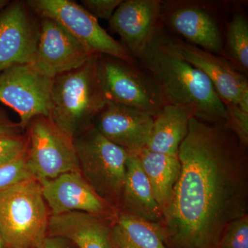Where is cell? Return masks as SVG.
Segmentation results:
<instances>
[{
    "label": "cell",
    "mask_w": 248,
    "mask_h": 248,
    "mask_svg": "<svg viewBox=\"0 0 248 248\" xmlns=\"http://www.w3.org/2000/svg\"><path fill=\"white\" fill-rule=\"evenodd\" d=\"M218 248H248V215L228 224Z\"/></svg>",
    "instance_id": "obj_24"
},
{
    "label": "cell",
    "mask_w": 248,
    "mask_h": 248,
    "mask_svg": "<svg viewBox=\"0 0 248 248\" xmlns=\"http://www.w3.org/2000/svg\"><path fill=\"white\" fill-rule=\"evenodd\" d=\"M174 39L179 53L210 79L224 104H235L248 112V81L229 60L181 39Z\"/></svg>",
    "instance_id": "obj_13"
},
{
    "label": "cell",
    "mask_w": 248,
    "mask_h": 248,
    "mask_svg": "<svg viewBox=\"0 0 248 248\" xmlns=\"http://www.w3.org/2000/svg\"><path fill=\"white\" fill-rule=\"evenodd\" d=\"M119 211L161 223L163 214L155 200L148 177L138 155H129Z\"/></svg>",
    "instance_id": "obj_18"
},
{
    "label": "cell",
    "mask_w": 248,
    "mask_h": 248,
    "mask_svg": "<svg viewBox=\"0 0 248 248\" xmlns=\"http://www.w3.org/2000/svg\"><path fill=\"white\" fill-rule=\"evenodd\" d=\"M136 60L158 86L166 104L190 108L195 118L204 122H226V107L213 84L183 58L163 26Z\"/></svg>",
    "instance_id": "obj_2"
},
{
    "label": "cell",
    "mask_w": 248,
    "mask_h": 248,
    "mask_svg": "<svg viewBox=\"0 0 248 248\" xmlns=\"http://www.w3.org/2000/svg\"><path fill=\"white\" fill-rule=\"evenodd\" d=\"M29 139L27 133L0 138V165L9 162L27 153Z\"/></svg>",
    "instance_id": "obj_26"
},
{
    "label": "cell",
    "mask_w": 248,
    "mask_h": 248,
    "mask_svg": "<svg viewBox=\"0 0 248 248\" xmlns=\"http://www.w3.org/2000/svg\"><path fill=\"white\" fill-rule=\"evenodd\" d=\"M114 220L81 212L50 215L48 236L66 239L78 248H115Z\"/></svg>",
    "instance_id": "obj_17"
},
{
    "label": "cell",
    "mask_w": 248,
    "mask_h": 248,
    "mask_svg": "<svg viewBox=\"0 0 248 248\" xmlns=\"http://www.w3.org/2000/svg\"><path fill=\"white\" fill-rule=\"evenodd\" d=\"M162 4L159 0L123 1L108 21L110 31L120 35L135 60L163 26Z\"/></svg>",
    "instance_id": "obj_14"
},
{
    "label": "cell",
    "mask_w": 248,
    "mask_h": 248,
    "mask_svg": "<svg viewBox=\"0 0 248 248\" xmlns=\"http://www.w3.org/2000/svg\"><path fill=\"white\" fill-rule=\"evenodd\" d=\"M93 55L59 23L42 17L37 53L31 64L37 71L55 79L82 66Z\"/></svg>",
    "instance_id": "obj_11"
},
{
    "label": "cell",
    "mask_w": 248,
    "mask_h": 248,
    "mask_svg": "<svg viewBox=\"0 0 248 248\" xmlns=\"http://www.w3.org/2000/svg\"><path fill=\"white\" fill-rule=\"evenodd\" d=\"M181 170L160 223L172 248H218L226 227L248 215L247 149L225 122L192 117Z\"/></svg>",
    "instance_id": "obj_1"
},
{
    "label": "cell",
    "mask_w": 248,
    "mask_h": 248,
    "mask_svg": "<svg viewBox=\"0 0 248 248\" xmlns=\"http://www.w3.org/2000/svg\"><path fill=\"white\" fill-rule=\"evenodd\" d=\"M24 129L10 119L7 112L0 108V138L22 135Z\"/></svg>",
    "instance_id": "obj_28"
},
{
    "label": "cell",
    "mask_w": 248,
    "mask_h": 248,
    "mask_svg": "<svg viewBox=\"0 0 248 248\" xmlns=\"http://www.w3.org/2000/svg\"><path fill=\"white\" fill-rule=\"evenodd\" d=\"M27 165L39 182L69 172H80L73 139L48 117L38 116L27 125Z\"/></svg>",
    "instance_id": "obj_7"
},
{
    "label": "cell",
    "mask_w": 248,
    "mask_h": 248,
    "mask_svg": "<svg viewBox=\"0 0 248 248\" xmlns=\"http://www.w3.org/2000/svg\"><path fill=\"white\" fill-rule=\"evenodd\" d=\"M80 172L97 195L119 211L129 153L94 128L73 139Z\"/></svg>",
    "instance_id": "obj_5"
},
{
    "label": "cell",
    "mask_w": 248,
    "mask_h": 248,
    "mask_svg": "<svg viewBox=\"0 0 248 248\" xmlns=\"http://www.w3.org/2000/svg\"><path fill=\"white\" fill-rule=\"evenodd\" d=\"M195 112L188 107L166 104L155 118L146 148L154 153L178 156L179 147L188 133Z\"/></svg>",
    "instance_id": "obj_19"
},
{
    "label": "cell",
    "mask_w": 248,
    "mask_h": 248,
    "mask_svg": "<svg viewBox=\"0 0 248 248\" xmlns=\"http://www.w3.org/2000/svg\"><path fill=\"white\" fill-rule=\"evenodd\" d=\"M73 246L66 239L48 236L39 248H73Z\"/></svg>",
    "instance_id": "obj_29"
},
{
    "label": "cell",
    "mask_w": 248,
    "mask_h": 248,
    "mask_svg": "<svg viewBox=\"0 0 248 248\" xmlns=\"http://www.w3.org/2000/svg\"><path fill=\"white\" fill-rule=\"evenodd\" d=\"M97 72L108 102L135 108L154 118L167 104L151 77L138 63L99 55Z\"/></svg>",
    "instance_id": "obj_6"
},
{
    "label": "cell",
    "mask_w": 248,
    "mask_h": 248,
    "mask_svg": "<svg viewBox=\"0 0 248 248\" xmlns=\"http://www.w3.org/2000/svg\"><path fill=\"white\" fill-rule=\"evenodd\" d=\"M27 153L20 157L0 165V191L32 177L27 165Z\"/></svg>",
    "instance_id": "obj_23"
},
{
    "label": "cell",
    "mask_w": 248,
    "mask_h": 248,
    "mask_svg": "<svg viewBox=\"0 0 248 248\" xmlns=\"http://www.w3.org/2000/svg\"><path fill=\"white\" fill-rule=\"evenodd\" d=\"M49 217L35 178L0 191V236L8 248H40L48 236Z\"/></svg>",
    "instance_id": "obj_4"
},
{
    "label": "cell",
    "mask_w": 248,
    "mask_h": 248,
    "mask_svg": "<svg viewBox=\"0 0 248 248\" xmlns=\"http://www.w3.org/2000/svg\"><path fill=\"white\" fill-rule=\"evenodd\" d=\"M27 2L9 3L0 11V72L14 65L32 64L40 22Z\"/></svg>",
    "instance_id": "obj_10"
},
{
    "label": "cell",
    "mask_w": 248,
    "mask_h": 248,
    "mask_svg": "<svg viewBox=\"0 0 248 248\" xmlns=\"http://www.w3.org/2000/svg\"><path fill=\"white\" fill-rule=\"evenodd\" d=\"M226 110L227 126L236 135L241 146L248 147V112L235 104H224Z\"/></svg>",
    "instance_id": "obj_25"
},
{
    "label": "cell",
    "mask_w": 248,
    "mask_h": 248,
    "mask_svg": "<svg viewBox=\"0 0 248 248\" xmlns=\"http://www.w3.org/2000/svg\"><path fill=\"white\" fill-rule=\"evenodd\" d=\"M155 118L135 108L108 102L93 126L130 155H139L151 140Z\"/></svg>",
    "instance_id": "obj_15"
},
{
    "label": "cell",
    "mask_w": 248,
    "mask_h": 248,
    "mask_svg": "<svg viewBox=\"0 0 248 248\" xmlns=\"http://www.w3.org/2000/svg\"><path fill=\"white\" fill-rule=\"evenodd\" d=\"M9 1L7 0H0V11L5 7L8 4H9Z\"/></svg>",
    "instance_id": "obj_30"
},
{
    "label": "cell",
    "mask_w": 248,
    "mask_h": 248,
    "mask_svg": "<svg viewBox=\"0 0 248 248\" xmlns=\"http://www.w3.org/2000/svg\"><path fill=\"white\" fill-rule=\"evenodd\" d=\"M53 80L31 64L14 65L0 72V102L17 112L24 130L35 117H49Z\"/></svg>",
    "instance_id": "obj_9"
},
{
    "label": "cell",
    "mask_w": 248,
    "mask_h": 248,
    "mask_svg": "<svg viewBox=\"0 0 248 248\" xmlns=\"http://www.w3.org/2000/svg\"><path fill=\"white\" fill-rule=\"evenodd\" d=\"M112 236L115 242L126 248H167L159 223L142 219L118 211L114 220Z\"/></svg>",
    "instance_id": "obj_21"
},
{
    "label": "cell",
    "mask_w": 248,
    "mask_h": 248,
    "mask_svg": "<svg viewBox=\"0 0 248 248\" xmlns=\"http://www.w3.org/2000/svg\"><path fill=\"white\" fill-rule=\"evenodd\" d=\"M114 245H115V248H126L125 247V246H124L123 245L119 244V243L117 242H115V241H114Z\"/></svg>",
    "instance_id": "obj_32"
},
{
    "label": "cell",
    "mask_w": 248,
    "mask_h": 248,
    "mask_svg": "<svg viewBox=\"0 0 248 248\" xmlns=\"http://www.w3.org/2000/svg\"><path fill=\"white\" fill-rule=\"evenodd\" d=\"M163 215L169 209L181 170L178 156L161 154L145 148L138 155Z\"/></svg>",
    "instance_id": "obj_20"
},
{
    "label": "cell",
    "mask_w": 248,
    "mask_h": 248,
    "mask_svg": "<svg viewBox=\"0 0 248 248\" xmlns=\"http://www.w3.org/2000/svg\"><path fill=\"white\" fill-rule=\"evenodd\" d=\"M26 2L40 17L59 23L91 54L138 63L124 45L109 35L81 5L70 0H30Z\"/></svg>",
    "instance_id": "obj_8"
},
{
    "label": "cell",
    "mask_w": 248,
    "mask_h": 248,
    "mask_svg": "<svg viewBox=\"0 0 248 248\" xmlns=\"http://www.w3.org/2000/svg\"><path fill=\"white\" fill-rule=\"evenodd\" d=\"M0 248H9L8 246L5 244L4 241H3L2 238L0 236Z\"/></svg>",
    "instance_id": "obj_31"
},
{
    "label": "cell",
    "mask_w": 248,
    "mask_h": 248,
    "mask_svg": "<svg viewBox=\"0 0 248 248\" xmlns=\"http://www.w3.org/2000/svg\"><path fill=\"white\" fill-rule=\"evenodd\" d=\"M124 0H82L81 6L93 17L109 21Z\"/></svg>",
    "instance_id": "obj_27"
},
{
    "label": "cell",
    "mask_w": 248,
    "mask_h": 248,
    "mask_svg": "<svg viewBox=\"0 0 248 248\" xmlns=\"http://www.w3.org/2000/svg\"><path fill=\"white\" fill-rule=\"evenodd\" d=\"M50 215L81 212L115 219L117 210L101 199L81 172H69L40 182Z\"/></svg>",
    "instance_id": "obj_12"
},
{
    "label": "cell",
    "mask_w": 248,
    "mask_h": 248,
    "mask_svg": "<svg viewBox=\"0 0 248 248\" xmlns=\"http://www.w3.org/2000/svg\"><path fill=\"white\" fill-rule=\"evenodd\" d=\"M162 24L184 37L187 43L225 58L219 27L213 15L202 6L180 4L169 11L162 7Z\"/></svg>",
    "instance_id": "obj_16"
},
{
    "label": "cell",
    "mask_w": 248,
    "mask_h": 248,
    "mask_svg": "<svg viewBox=\"0 0 248 248\" xmlns=\"http://www.w3.org/2000/svg\"><path fill=\"white\" fill-rule=\"evenodd\" d=\"M224 52L227 60L248 73V22L244 15H234L228 24Z\"/></svg>",
    "instance_id": "obj_22"
},
{
    "label": "cell",
    "mask_w": 248,
    "mask_h": 248,
    "mask_svg": "<svg viewBox=\"0 0 248 248\" xmlns=\"http://www.w3.org/2000/svg\"><path fill=\"white\" fill-rule=\"evenodd\" d=\"M98 55L53 80L48 117L73 140L93 126L108 103L98 76Z\"/></svg>",
    "instance_id": "obj_3"
}]
</instances>
